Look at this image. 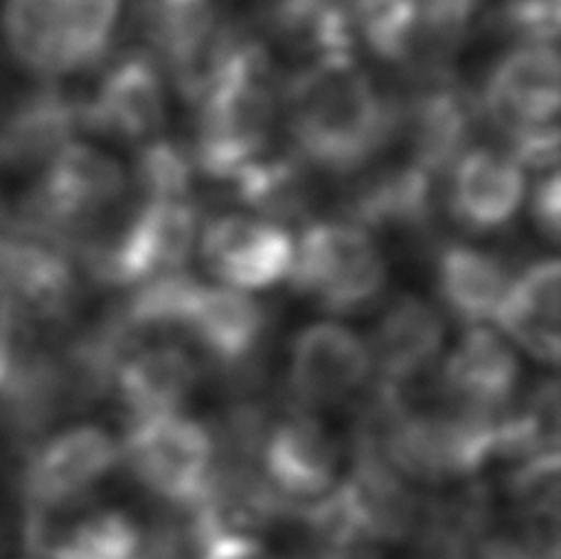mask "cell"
Instances as JSON below:
<instances>
[{"label": "cell", "instance_id": "obj_17", "mask_svg": "<svg viewBox=\"0 0 561 559\" xmlns=\"http://www.w3.org/2000/svg\"><path fill=\"white\" fill-rule=\"evenodd\" d=\"M444 183L450 219L476 235L505 229L527 199V173L505 148H466Z\"/></svg>", "mask_w": 561, "mask_h": 559}, {"label": "cell", "instance_id": "obj_20", "mask_svg": "<svg viewBox=\"0 0 561 559\" xmlns=\"http://www.w3.org/2000/svg\"><path fill=\"white\" fill-rule=\"evenodd\" d=\"M79 132V99L45 82L20 99L0 126V166L37 175Z\"/></svg>", "mask_w": 561, "mask_h": 559}, {"label": "cell", "instance_id": "obj_3", "mask_svg": "<svg viewBox=\"0 0 561 559\" xmlns=\"http://www.w3.org/2000/svg\"><path fill=\"white\" fill-rule=\"evenodd\" d=\"M124 0H5V45L45 82L87 72L112 47Z\"/></svg>", "mask_w": 561, "mask_h": 559}, {"label": "cell", "instance_id": "obj_21", "mask_svg": "<svg viewBox=\"0 0 561 559\" xmlns=\"http://www.w3.org/2000/svg\"><path fill=\"white\" fill-rule=\"evenodd\" d=\"M497 333L547 367L559 363V259L542 256L513 274L493 318Z\"/></svg>", "mask_w": 561, "mask_h": 559}, {"label": "cell", "instance_id": "obj_11", "mask_svg": "<svg viewBox=\"0 0 561 559\" xmlns=\"http://www.w3.org/2000/svg\"><path fill=\"white\" fill-rule=\"evenodd\" d=\"M375 377L365 335L333 318L294 335L288 351V389L304 407H335L365 395Z\"/></svg>", "mask_w": 561, "mask_h": 559}, {"label": "cell", "instance_id": "obj_18", "mask_svg": "<svg viewBox=\"0 0 561 559\" xmlns=\"http://www.w3.org/2000/svg\"><path fill=\"white\" fill-rule=\"evenodd\" d=\"M379 385L412 389L446 351V316L419 294H397L365 338Z\"/></svg>", "mask_w": 561, "mask_h": 559}, {"label": "cell", "instance_id": "obj_22", "mask_svg": "<svg viewBox=\"0 0 561 559\" xmlns=\"http://www.w3.org/2000/svg\"><path fill=\"white\" fill-rule=\"evenodd\" d=\"M27 543L43 559H140V533L118 511L27 513Z\"/></svg>", "mask_w": 561, "mask_h": 559}, {"label": "cell", "instance_id": "obj_2", "mask_svg": "<svg viewBox=\"0 0 561 559\" xmlns=\"http://www.w3.org/2000/svg\"><path fill=\"white\" fill-rule=\"evenodd\" d=\"M128 193V171L89 141L65 146L30 185L23 217L25 232L79 254Z\"/></svg>", "mask_w": 561, "mask_h": 559}, {"label": "cell", "instance_id": "obj_23", "mask_svg": "<svg viewBox=\"0 0 561 559\" xmlns=\"http://www.w3.org/2000/svg\"><path fill=\"white\" fill-rule=\"evenodd\" d=\"M513 274L495 252L454 242L436 254L434 284L438 308L466 328L490 326L507 292Z\"/></svg>", "mask_w": 561, "mask_h": 559}, {"label": "cell", "instance_id": "obj_14", "mask_svg": "<svg viewBox=\"0 0 561 559\" xmlns=\"http://www.w3.org/2000/svg\"><path fill=\"white\" fill-rule=\"evenodd\" d=\"M438 365V402L493 419L505 417L523 385L517 353L490 326L466 328Z\"/></svg>", "mask_w": 561, "mask_h": 559}, {"label": "cell", "instance_id": "obj_1", "mask_svg": "<svg viewBox=\"0 0 561 559\" xmlns=\"http://www.w3.org/2000/svg\"><path fill=\"white\" fill-rule=\"evenodd\" d=\"M288 146L310 171L357 175L392 136V96L355 59L298 67L280 87Z\"/></svg>", "mask_w": 561, "mask_h": 559}, {"label": "cell", "instance_id": "obj_12", "mask_svg": "<svg viewBox=\"0 0 561 559\" xmlns=\"http://www.w3.org/2000/svg\"><path fill=\"white\" fill-rule=\"evenodd\" d=\"M197 254L219 286L254 294L286 282L294 237L254 215H217L199 225Z\"/></svg>", "mask_w": 561, "mask_h": 559}, {"label": "cell", "instance_id": "obj_5", "mask_svg": "<svg viewBox=\"0 0 561 559\" xmlns=\"http://www.w3.org/2000/svg\"><path fill=\"white\" fill-rule=\"evenodd\" d=\"M118 448L136 481L165 503L197 507L207 498L217 466L207 424L185 412L144 419L126 424Z\"/></svg>", "mask_w": 561, "mask_h": 559}, {"label": "cell", "instance_id": "obj_4", "mask_svg": "<svg viewBox=\"0 0 561 559\" xmlns=\"http://www.w3.org/2000/svg\"><path fill=\"white\" fill-rule=\"evenodd\" d=\"M288 284L328 313L347 316L382 301L389 264L379 239L345 217L306 223L294 242Z\"/></svg>", "mask_w": 561, "mask_h": 559}, {"label": "cell", "instance_id": "obj_31", "mask_svg": "<svg viewBox=\"0 0 561 559\" xmlns=\"http://www.w3.org/2000/svg\"><path fill=\"white\" fill-rule=\"evenodd\" d=\"M414 559H466L463 540L448 527H434L428 535L421 537Z\"/></svg>", "mask_w": 561, "mask_h": 559}, {"label": "cell", "instance_id": "obj_25", "mask_svg": "<svg viewBox=\"0 0 561 559\" xmlns=\"http://www.w3.org/2000/svg\"><path fill=\"white\" fill-rule=\"evenodd\" d=\"M310 173L313 171L300 161L294 148L274 144L252 166H247L229 187L254 217L284 227V223L308 217L313 199Z\"/></svg>", "mask_w": 561, "mask_h": 559}, {"label": "cell", "instance_id": "obj_6", "mask_svg": "<svg viewBox=\"0 0 561 559\" xmlns=\"http://www.w3.org/2000/svg\"><path fill=\"white\" fill-rule=\"evenodd\" d=\"M232 25L222 0H136L134 8L140 49L190 104L203 94Z\"/></svg>", "mask_w": 561, "mask_h": 559}, {"label": "cell", "instance_id": "obj_30", "mask_svg": "<svg viewBox=\"0 0 561 559\" xmlns=\"http://www.w3.org/2000/svg\"><path fill=\"white\" fill-rule=\"evenodd\" d=\"M199 559H276L264 545L239 533H209Z\"/></svg>", "mask_w": 561, "mask_h": 559}, {"label": "cell", "instance_id": "obj_32", "mask_svg": "<svg viewBox=\"0 0 561 559\" xmlns=\"http://www.w3.org/2000/svg\"><path fill=\"white\" fill-rule=\"evenodd\" d=\"M15 318L0 306V389L8 383L20 353V345L15 343Z\"/></svg>", "mask_w": 561, "mask_h": 559}, {"label": "cell", "instance_id": "obj_9", "mask_svg": "<svg viewBox=\"0 0 561 559\" xmlns=\"http://www.w3.org/2000/svg\"><path fill=\"white\" fill-rule=\"evenodd\" d=\"M122 464L116 438L99 424H75L47 436L23 468L27 513H67L84 507Z\"/></svg>", "mask_w": 561, "mask_h": 559}, {"label": "cell", "instance_id": "obj_29", "mask_svg": "<svg viewBox=\"0 0 561 559\" xmlns=\"http://www.w3.org/2000/svg\"><path fill=\"white\" fill-rule=\"evenodd\" d=\"M561 183H559V168L542 175H535L533 193H529V217H533L535 229L549 244L559 242V227H561V203H559Z\"/></svg>", "mask_w": 561, "mask_h": 559}, {"label": "cell", "instance_id": "obj_13", "mask_svg": "<svg viewBox=\"0 0 561 559\" xmlns=\"http://www.w3.org/2000/svg\"><path fill=\"white\" fill-rule=\"evenodd\" d=\"M203 383V363L170 338L131 341L116 363L112 395L126 424L180 414Z\"/></svg>", "mask_w": 561, "mask_h": 559}, {"label": "cell", "instance_id": "obj_19", "mask_svg": "<svg viewBox=\"0 0 561 559\" xmlns=\"http://www.w3.org/2000/svg\"><path fill=\"white\" fill-rule=\"evenodd\" d=\"M266 306L252 294L227 286L203 284L190 308L183 338H187L209 365L222 370H247L266 343Z\"/></svg>", "mask_w": 561, "mask_h": 559}, {"label": "cell", "instance_id": "obj_26", "mask_svg": "<svg viewBox=\"0 0 561 559\" xmlns=\"http://www.w3.org/2000/svg\"><path fill=\"white\" fill-rule=\"evenodd\" d=\"M424 0H350L355 39L377 59L407 65L414 53Z\"/></svg>", "mask_w": 561, "mask_h": 559}, {"label": "cell", "instance_id": "obj_33", "mask_svg": "<svg viewBox=\"0 0 561 559\" xmlns=\"http://www.w3.org/2000/svg\"><path fill=\"white\" fill-rule=\"evenodd\" d=\"M478 559H545L542 552L535 550L533 545H525L523 540H513V537H495L483 545Z\"/></svg>", "mask_w": 561, "mask_h": 559}, {"label": "cell", "instance_id": "obj_16", "mask_svg": "<svg viewBox=\"0 0 561 559\" xmlns=\"http://www.w3.org/2000/svg\"><path fill=\"white\" fill-rule=\"evenodd\" d=\"M259 458L268 488L286 498L306 501L333 491L343 466V446L323 419L294 409L268 424Z\"/></svg>", "mask_w": 561, "mask_h": 559}, {"label": "cell", "instance_id": "obj_15", "mask_svg": "<svg viewBox=\"0 0 561 559\" xmlns=\"http://www.w3.org/2000/svg\"><path fill=\"white\" fill-rule=\"evenodd\" d=\"M438 178L399 158L389 166H367L347 190L345 219L377 237L424 239L434 227Z\"/></svg>", "mask_w": 561, "mask_h": 559}, {"label": "cell", "instance_id": "obj_27", "mask_svg": "<svg viewBox=\"0 0 561 559\" xmlns=\"http://www.w3.org/2000/svg\"><path fill=\"white\" fill-rule=\"evenodd\" d=\"M197 168L187 144L158 136L153 141L136 148L134 171L128 173V185L134 183L138 199L153 203H195Z\"/></svg>", "mask_w": 561, "mask_h": 559}, {"label": "cell", "instance_id": "obj_24", "mask_svg": "<svg viewBox=\"0 0 561 559\" xmlns=\"http://www.w3.org/2000/svg\"><path fill=\"white\" fill-rule=\"evenodd\" d=\"M262 25L300 59V67L355 59L350 0H264Z\"/></svg>", "mask_w": 561, "mask_h": 559}, {"label": "cell", "instance_id": "obj_28", "mask_svg": "<svg viewBox=\"0 0 561 559\" xmlns=\"http://www.w3.org/2000/svg\"><path fill=\"white\" fill-rule=\"evenodd\" d=\"M490 27L515 45H557L559 0H503L490 13Z\"/></svg>", "mask_w": 561, "mask_h": 559}, {"label": "cell", "instance_id": "obj_10", "mask_svg": "<svg viewBox=\"0 0 561 559\" xmlns=\"http://www.w3.org/2000/svg\"><path fill=\"white\" fill-rule=\"evenodd\" d=\"M559 92L557 45H515L488 72L478 109L513 146L559 128Z\"/></svg>", "mask_w": 561, "mask_h": 559}, {"label": "cell", "instance_id": "obj_8", "mask_svg": "<svg viewBox=\"0 0 561 559\" xmlns=\"http://www.w3.org/2000/svg\"><path fill=\"white\" fill-rule=\"evenodd\" d=\"M168 114V79L146 49L116 55L89 96L79 99V128L102 141L144 146L160 136Z\"/></svg>", "mask_w": 561, "mask_h": 559}, {"label": "cell", "instance_id": "obj_7", "mask_svg": "<svg viewBox=\"0 0 561 559\" xmlns=\"http://www.w3.org/2000/svg\"><path fill=\"white\" fill-rule=\"evenodd\" d=\"M478 116V99L448 69L419 72L414 89L392 96L389 146L399 144L402 161L444 181L448 168L470 148Z\"/></svg>", "mask_w": 561, "mask_h": 559}]
</instances>
